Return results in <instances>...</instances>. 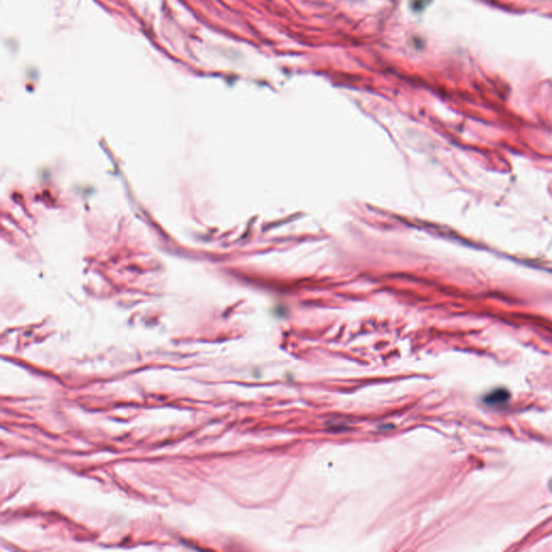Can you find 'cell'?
Here are the masks:
<instances>
[{
	"mask_svg": "<svg viewBox=\"0 0 552 552\" xmlns=\"http://www.w3.org/2000/svg\"><path fill=\"white\" fill-rule=\"evenodd\" d=\"M509 399V393L507 392L506 389H503V388H499V389H495L493 390V392L489 393L486 398H485V402L489 406H492V407H495V406H499V404H503L505 403L507 400Z\"/></svg>",
	"mask_w": 552,
	"mask_h": 552,
	"instance_id": "6da1fadb",
	"label": "cell"
}]
</instances>
